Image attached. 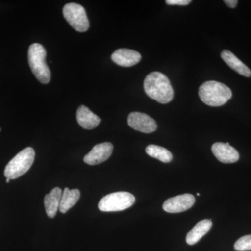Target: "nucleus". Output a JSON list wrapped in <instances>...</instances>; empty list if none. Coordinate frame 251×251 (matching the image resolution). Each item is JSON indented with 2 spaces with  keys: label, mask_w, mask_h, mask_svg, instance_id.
I'll return each mask as SVG.
<instances>
[{
  "label": "nucleus",
  "mask_w": 251,
  "mask_h": 251,
  "mask_svg": "<svg viewBox=\"0 0 251 251\" xmlns=\"http://www.w3.org/2000/svg\"><path fill=\"white\" fill-rule=\"evenodd\" d=\"M1 128H0V131H1Z\"/></svg>",
  "instance_id": "5701e85b"
},
{
  "label": "nucleus",
  "mask_w": 251,
  "mask_h": 251,
  "mask_svg": "<svg viewBox=\"0 0 251 251\" xmlns=\"http://www.w3.org/2000/svg\"><path fill=\"white\" fill-rule=\"evenodd\" d=\"M35 158L34 149L27 148L20 151L14 157L4 170V175L6 179H16L25 174L29 169Z\"/></svg>",
  "instance_id": "20e7f679"
},
{
  "label": "nucleus",
  "mask_w": 251,
  "mask_h": 251,
  "mask_svg": "<svg viewBox=\"0 0 251 251\" xmlns=\"http://www.w3.org/2000/svg\"><path fill=\"white\" fill-rule=\"evenodd\" d=\"M76 118L80 126L87 130L94 129L101 122L100 118L83 105L77 108Z\"/></svg>",
  "instance_id": "f8f14e48"
},
{
  "label": "nucleus",
  "mask_w": 251,
  "mask_h": 251,
  "mask_svg": "<svg viewBox=\"0 0 251 251\" xmlns=\"http://www.w3.org/2000/svg\"><path fill=\"white\" fill-rule=\"evenodd\" d=\"M62 196V189L60 188L56 187L53 188L49 194L46 195L44 198L46 214L50 219L55 216L59 209Z\"/></svg>",
  "instance_id": "4468645a"
},
{
  "label": "nucleus",
  "mask_w": 251,
  "mask_h": 251,
  "mask_svg": "<svg viewBox=\"0 0 251 251\" xmlns=\"http://www.w3.org/2000/svg\"><path fill=\"white\" fill-rule=\"evenodd\" d=\"M144 90L149 97L162 104L169 103L174 97L171 81L161 72H154L147 75Z\"/></svg>",
  "instance_id": "f257e3e1"
},
{
  "label": "nucleus",
  "mask_w": 251,
  "mask_h": 251,
  "mask_svg": "<svg viewBox=\"0 0 251 251\" xmlns=\"http://www.w3.org/2000/svg\"><path fill=\"white\" fill-rule=\"evenodd\" d=\"M113 151V145L110 143H103L95 145L84 158V161L90 166L100 164L108 160Z\"/></svg>",
  "instance_id": "1a4fd4ad"
},
{
  "label": "nucleus",
  "mask_w": 251,
  "mask_h": 251,
  "mask_svg": "<svg viewBox=\"0 0 251 251\" xmlns=\"http://www.w3.org/2000/svg\"><path fill=\"white\" fill-rule=\"evenodd\" d=\"M63 14L66 21L75 30L85 32L90 27L85 8L76 3H69L64 6Z\"/></svg>",
  "instance_id": "423d86ee"
},
{
  "label": "nucleus",
  "mask_w": 251,
  "mask_h": 251,
  "mask_svg": "<svg viewBox=\"0 0 251 251\" xmlns=\"http://www.w3.org/2000/svg\"><path fill=\"white\" fill-rule=\"evenodd\" d=\"M46 50L40 44H33L28 50V62L36 79L43 84L50 80V71L46 62Z\"/></svg>",
  "instance_id": "7ed1b4c3"
},
{
  "label": "nucleus",
  "mask_w": 251,
  "mask_h": 251,
  "mask_svg": "<svg viewBox=\"0 0 251 251\" xmlns=\"http://www.w3.org/2000/svg\"><path fill=\"white\" fill-rule=\"evenodd\" d=\"M224 3H226V4L228 6L229 8L234 9L237 6L238 1L237 0H225Z\"/></svg>",
  "instance_id": "aec40b11"
},
{
  "label": "nucleus",
  "mask_w": 251,
  "mask_h": 251,
  "mask_svg": "<svg viewBox=\"0 0 251 251\" xmlns=\"http://www.w3.org/2000/svg\"><path fill=\"white\" fill-rule=\"evenodd\" d=\"M197 196H200V193H197Z\"/></svg>",
  "instance_id": "4be33fe9"
},
{
  "label": "nucleus",
  "mask_w": 251,
  "mask_h": 251,
  "mask_svg": "<svg viewBox=\"0 0 251 251\" xmlns=\"http://www.w3.org/2000/svg\"><path fill=\"white\" fill-rule=\"evenodd\" d=\"M135 202L133 195L128 192L110 193L102 198L99 203V209L105 212L120 211L130 207Z\"/></svg>",
  "instance_id": "39448f33"
},
{
  "label": "nucleus",
  "mask_w": 251,
  "mask_h": 251,
  "mask_svg": "<svg viewBox=\"0 0 251 251\" xmlns=\"http://www.w3.org/2000/svg\"><path fill=\"white\" fill-rule=\"evenodd\" d=\"M10 181L9 179H6V183H9Z\"/></svg>",
  "instance_id": "412c9836"
},
{
  "label": "nucleus",
  "mask_w": 251,
  "mask_h": 251,
  "mask_svg": "<svg viewBox=\"0 0 251 251\" xmlns=\"http://www.w3.org/2000/svg\"><path fill=\"white\" fill-rule=\"evenodd\" d=\"M80 197V192L78 189L69 190V188H65L62 193L59 210L61 213L65 214L76 204Z\"/></svg>",
  "instance_id": "dca6fc26"
},
{
  "label": "nucleus",
  "mask_w": 251,
  "mask_h": 251,
  "mask_svg": "<svg viewBox=\"0 0 251 251\" xmlns=\"http://www.w3.org/2000/svg\"><path fill=\"white\" fill-rule=\"evenodd\" d=\"M112 60L117 65L124 67H133L141 60V54L133 50H117L111 56Z\"/></svg>",
  "instance_id": "9b49d317"
},
{
  "label": "nucleus",
  "mask_w": 251,
  "mask_h": 251,
  "mask_svg": "<svg viewBox=\"0 0 251 251\" xmlns=\"http://www.w3.org/2000/svg\"><path fill=\"white\" fill-rule=\"evenodd\" d=\"M145 151L149 156L156 158L163 163H170L173 160V156L171 151L163 147L150 145L145 149Z\"/></svg>",
  "instance_id": "f3484780"
},
{
  "label": "nucleus",
  "mask_w": 251,
  "mask_h": 251,
  "mask_svg": "<svg viewBox=\"0 0 251 251\" xmlns=\"http://www.w3.org/2000/svg\"><path fill=\"white\" fill-rule=\"evenodd\" d=\"M167 4L169 5H179V6H185L189 4L191 2V0H166Z\"/></svg>",
  "instance_id": "6ab92c4d"
},
{
  "label": "nucleus",
  "mask_w": 251,
  "mask_h": 251,
  "mask_svg": "<svg viewBox=\"0 0 251 251\" xmlns=\"http://www.w3.org/2000/svg\"><path fill=\"white\" fill-rule=\"evenodd\" d=\"M128 125L133 129L142 133H152L157 129V124L155 120L147 114L142 112L130 113L128 117Z\"/></svg>",
  "instance_id": "0eeeda50"
},
{
  "label": "nucleus",
  "mask_w": 251,
  "mask_h": 251,
  "mask_svg": "<svg viewBox=\"0 0 251 251\" xmlns=\"http://www.w3.org/2000/svg\"><path fill=\"white\" fill-rule=\"evenodd\" d=\"M221 57L231 69H233L238 74L244 77L251 76V69L230 51L225 50L221 52Z\"/></svg>",
  "instance_id": "ddd939ff"
},
{
  "label": "nucleus",
  "mask_w": 251,
  "mask_h": 251,
  "mask_svg": "<svg viewBox=\"0 0 251 251\" xmlns=\"http://www.w3.org/2000/svg\"><path fill=\"white\" fill-rule=\"evenodd\" d=\"M234 249L238 251L251 250V234L239 238L234 244Z\"/></svg>",
  "instance_id": "a211bd4d"
},
{
  "label": "nucleus",
  "mask_w": 251,
  "mask_h": 251,
  "mask_svg": "<svg viewBox=\"0 0 251 251\" xmlns=\"http://www.w3.org/2000/svg\"><path fill=\"white\" fill-rule=\"evenodd\" d=\"M211 151L221 163H233L239 159V153L229 143H216L211 147Z\"/></svg>",
  "instance_id": "9d476101"
},
{
  "label": "nucleus",
  "mask_w": 251,
  "mask_h": 251,
  "mask_svg": "<svg viewBox=\"0 0 251 251\" xmlns=\"http://www.w3.org/2000/svg\"><path fill=\"white\" fill-rule=\"evenodd\" d=\"M232 96L230 89L217 81H206L199 88L200 98L209 106H221L227 103Z\"/></svg>",
  "instance_id": "f03ea898"
},
{
  "label": "nucleus",
  "mask_w": 251,
  "mask_h": 251,
  "mask_svg": "<svg viewBox=\"0 0 251 251\" xmlns=\"http://www.w3.org/2000/svg\"><path fill=\"white\" fill-rule=\"evenodd\" d=\"M195 202L196 199L194 196L189 193H186L167 200L163 204V208L166 212L175 214L188 210L192 207Z\"/></svg>",
  "instance_id": "6e6552de"
},
{
  "label": "nucleus",
  "mask_w": 251,
  "mask_h": 251,
  "mask_svg": "<svg viewBox=\"0 0 251 251\" xmlns=\"http://www.w3.org/2000/svg\"><path fill=\"white\" fill-rule=\"evenodd\" d=\"M211 227L212 221L211 220L205 219L199 221L188 232L186 236V243L188 245H194L210 230Z\"/></svg>",
  "instance_id": "2eb2a0df"
}]
</instances>
